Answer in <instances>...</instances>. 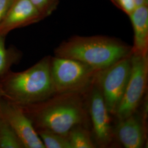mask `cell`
Segmentation results:
<instances>
[{"mask_svg":"<svg viewBox=\"0 0 148 148\" xmlns=\"http://www.w3.org/2000/svg\"><path fill=\"white\" fill-rule=\"evenodd\" d=\"M21 108L36 131L46 130L68 136L74 127L85 126L87 120L82 93L55 94L46 100Z\"/></svg>","mask_w":148,"mask_h":148,"instance_id":"1","label":"cell"},{"mask_svg":"<svg viewBox=\"0 0 148 148\" xmlns=\"http://www.w3.org/2000/svg\"><path fill=\"white\" fill-rule=\"evenodd\" d=\"M51 57L43 58L25 70L14 72L11 70L0 77V96L24 106L42 101L54 95Z\"/></svg>","mask_w":148,"mask_h":148,"instance_id":"2","label":"cell"},{"mask_svg":"<svg viewBox=\"0 0 148 148\" xmlns=\"http://www.w3.org/2000/svg\"><path fill=\"white\" fill-rule=\"evenodd\" d=\"M132 53V46L115 37L74 36L54 50L55 56L73 59L95 70L105 69Z\"/></svg>","mask_w":148,"mask_h":148,"instance_id":"3","label":"cell"},{"mask_svg":"<svg viewBox=\"0 0 148 148\" xmlns=\"http://www.w3.org/2000/svg\"><path fill=\"white\" fill-rule=\"evenodd\" d=\"M97 72L77 60L51 57V74L56 94L84 93L93 84Z\"/></svg>","mask_w":148,"mask_h":148,"instance_id":"4","label":"cell"},{"mask_svg":"<svg viewBox=\"0 0 148 148\" xmlns=\"http://www.w3.org/2000/svg\"><path fill=\"white\" fill-rule=\"evenodd\" d=\"M131 54L98 71L95 75L94 82L101 90L108 111L114 116L131 73Z\"/></svg>","mask_w":148,"mask_h":148,"instance_id":"5","label":"cell"},{"mask_svg":"<svg viewBox=\"0 0 148 148\" xmlns=\"http://www.w3.org/2000/svg\"><path fill=\"white\" fill-rule=\"evenodd\" d=\"M148 77V54H131V69L121 101L115 116L118 120L137 110L147 90Z\"/></svg>","mask_w":148,"mask_h":148,"instance_id":"6","label":"cell"},{"mask_svg":"<svg viewBox=\"0 0 148 148\" xmlns=\"http://www.w3.org/2000/svg\"><path fill=\"white\" fill-rule=\"evenodd\" d=\"M88 111L96 143L101 148L111 144L114 134L110 114L108 111L101 90L95 82L90 87Z\"/></svg>","mask_w":148,"mask_h":148,"instance_id":"7","label":"cell"},{"mask_svg":"<svg viewBox=\"0 0 148 148\" xmlns=\"http://www.w3.org/2000/svg\"><path fill=\"white\" fill-rule=\"evenodd\" d=\"M0 108L24 148H45L32 120L21 106L7 101L0 96Z\"/></svg>","mask_w":148,"mask_h":148,"instance_id":"8","label":"cell"},{"mask_svg":"<svg viewBox=\"0 0 148 148\" xmlns=\"http://www.w3.org/2000/svg\"><path fill=\"white\" fill-rule=\"evenodd\" d=\"M147 107L145 106L142 114L136 110L130 116L118 120L114 134L125 148H143L146 140Z\"/></svg>","mask_w":148,"mask_h":148,"instance_id":"9","label":"cell"},{"mask_svg":"<svg viewBox=\"0 0 148 148\" xmlns=\"http://www.w3.org/2000/svg\"><path fill=\"white\" fill-rule=\"evenodd\" d=\"M43 19L29 0H14L0 23V34L6 35L12 30L37 23Z\"/></svg>","mask_w":148,"mask_h":148,"instance_id":"10","label":"cell"},{"mask_svg":"<svg viewBox=\"0 0 148 148\" xmlns=\"http://www.w3.org/2000/svg\"><path fill=\"white\" fill-rule=\"evenodd\" d=\"M133 30L132 53L148 54V4L137 6L128 16Z\"/></svg>","mask_w":148,"mask_h":148,"instance_id":"11","label":"cell"},{"mask_svg":"<svg viewBox=\"0 0 148 148\" xmlns=\"http://www.w3.org/2000/svg\"><path fill=\"white\" fill-rule=\"evenodd\" d=\"M0 148H24L0 108Z\"/></svg>","mask_w":148,"mask_h":148,"instance_id":"12","label":"cell"},{"mask_svg":"<svg viewBox=\"0 0 148 148\" xmlns=\"http://www.w3.org/2000/svg\"><path fill=\"white\" fill-rule=\"evenodd\" d=\"M84 126L79 125L74 127L68 134L71 148H96L90 132Z\"/></svg>","mask_w":148,"mask_h":148,"instance_id":"13","label":"cell"},{"mask_svg":"<svg viewBox=\"0 0 148 148\" xmlns=\"http://www.w3.org/2000/svg\"><path fill=\"white\" fill-rule=\"evenodd\" d=\"M5 36L0 34V77L10 71L12 65L18 63L21 58L20 54L6 48Z\"/></svg>","mask_w":148,"mask_h":148,"instance_id":"14","label":"cell"},{"mask_svg":"<svg viewBox=\"0 0 148 148\" xmlns=\"http://www.w3.org/2000/svg\"><path fill=\"white\" fill-rule=\"evenodd\" d=\"M45 148H71L68 136L46 130L36 131Z\"/></svg>","mask_w":148,"mask_h":148,"instance_id":"15","label":"cell"},{"mask_svg":"<svg viewBox=\"0 0 148 148\" xmlns=\"http://www.w3.org/2000/svg\"><path fill=\"white\" fill-rule=\"evenodd\" d=\"M37 11L42 16L46 18L57 8L59 0H29Z\"/></svg>","mask_w":148,"mask_h":148,"instance_id":"16","label":"cell"},{"mask_svg":"<svg viewBox=\"0 0 148 148\" xmlns=\"http://www.w3.org/2000/svg\"><path fill=\"white\" fill-rule=\"evenodd\" d=\"M111 2L128 16L137 7L134 0H110Z\"/></svg>","mask_w":148,"mask_h":148,"instance_id":"17","label":"cell"},{"mask_svg":"<svg viewBox=\"0 0 148 148\" xmlns=\"http://www.w3.org/2000/svg\"><path fill=\"white\" fill-rule=\"evenodd\" d=\"M14 0H0V23L3 20Z\"/></svg>","mask_w":148,"mask_h":148,"instance_id":"18","label":"cell"},{"mask_svg":"<svg viewBox=\"0 0 148 148\" xmlns=\"http://www.w3.org/2000/svg\"><path fill=\"white\" fill-rule=\"evenodd\" d=\"M137 6L148 4V0H134Z\"/></svg>","mask_w":148,"mask_h":148,"instance_id":"19","label":"cell"}]
</instances>
